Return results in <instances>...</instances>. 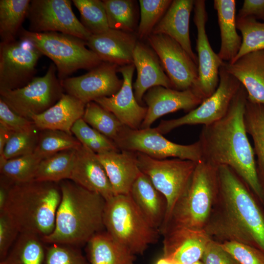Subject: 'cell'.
<instances>
[{
  "instance_id": "obj_31",
  "label": "cell",
  "mask_w": 264,
  "mask_h": 264,
  "mask_svg": "<svg viewBox=\"0 0 264 264\" xmlns=\"http://www.w3.org/2000/svg\"><path fill=\"white\" fill-rule=\"evenodd\" d=\"M244 124L247 134L254 144L257 158V171L262 185L264 184V105L247 100L244 112Z\"/></svg>"
},
{
  "instance_id": "obj_21",
  "label": "cell",
  "mask_w": 264,
  "mask_h": 264,
  "mask_svg": "<svg viewBox=\"0 0 264 264\" xmlns=\"http://www.w3.org/2000/svg\"><path fill=\"white\" fill-rule=\"evenodd\" d=\"M134 33L109 29L97 35H91L87 46L102 62L124 66L133 63V54L138 42Z\"/></svg>"
},
{
  "instance_id": "obj_11",
  "label": "cell",
  "mask_w": 264,
  "mask_h": 264,
  "mask_svg": "<svg viewBox=\"0 0 264 264\" xmlns=\"http://www.w3.org/2000/svg\"><path fill=\"white\" fill-rule=\"evenodd\" d=\"M220 81L216 91L197 108L179 118L162 120L156 127L162 134L184 125L207 126L223 117L241 86V83L222 66L219 70Z\"/></svg>"
},
{
  "instance_id": "obj_28",
  "label": "cell",
  "mask_w": 264,
  "mask_h": 264,
  "mask_svg": "<svg viewBox=\"0 0 264 264\" xmlns=\"http://www.w3.org/2000/svg\"><path fill=\"white\" fill-rule=\"evenodd\" d=\"M235 0H215L214 7L220 29V47L218 53L223 62L231 63L237 55L242 39L237 32Z\"/></svg>"
},
{
  "instance_id": "obj_24",
  "label": "cell",
  "mask_w": 264,
  "mask_h": 264,
  "mask_svg": "<svg viewBox=\"0 0 264 264\" xmlns=\"http://www.w3.org/2000/svg\"><path fill=\"white\" fill-rule=\"evenodd\" d=\"M111 185L115 195L129 194L141 172L136 152L112 151L97 154Z\"/></svg>"
},
{
  "instance_id": "obj_45",
  "label": "cell",
  "mask_w": 264,
  "mask_h": 264,
  "mask_svg": "<svg viewBox=\"0 0 264 264\" xmlns=\"http://www.w3.org/2000/svg\"><path fill=\"white\" fill-rule=\"evenodd\" d=\"M20 232L5 211L0 212V262L3 261L18 239Z\"/></svg>"
},
{
  "instance_id": "obj_48",
  "label": "cell",
  "mask_w": 264,
  "mask_h": 264,
  "mask_svg": "<svg viewBox=\"0 0 264 264\" xmlns=\"http://www.w3.org/2000/svg\"><path fill=\"white\" fill-rule=\"evenodd\" d=\"M252 17L264 22V0H244L236 18Z\"/></svg>"
},
{
  "instance_id": "obj_25",
  "label": "cell",
  "mask_w": 264,
  "mask_h": 264,
  "mask_svg": "<svg viewBox=\"0 0 264 264\" xmlns=\"http://www.w3.org/2000/svg\"><path fill=\"white\" fill-rule=\"evenodd\" d=\"M194 4L193 0H172L152 34L165 35L175 40L198 65V58L192 50L189 34L190 18Z\"/></svg>"
},
{
  "instance_id": "obj_33",
  "label": "cell",
  "mask_w": 264,
  "mask_h": 264,
  "mask_svg": "<svg viewBox=\"0 0 264 264\" xmlns=\"http://www.w3.org/2000/svg\"><path fill=\"white\" fill-rule=\"evenodd\" d=\"M75 150L76 149L62 151L42 159L34 180L57 183L69 180Z\"/></svg>"
},
{
  "instance_id": "obj_19",
  "label": "cell",
  "mask_w": 264,
  "mask_h": 264,
  "mask_svg": "<svg viewBox=\"0 0 264 264\" xmlns=\"http://www.w3.org/2000/svg\"><path fill=\"white\" fill-rule=\"evenodd\" d=\"M163 257L179 264L200 261L211 240L204 230L180 227L163 235Z\"/></svg>"
},
{
  "instance_id": "obj_23",
  "label": "cell",
  "mask_w": 264,
  "mask_h": 264,
  "mask_svg": "<svg viewBox=\"0 0 264 264\" xmlns=\"http://www.w3.org/2000/svg\"><path fill=\"white\" fill-rule=\"evenodd\" d=\"M222 66L245 89L247 100L264 105V50L253 51Z\"/></svg>"
},
{
  "instance_id": "obj_18",
  "label": "cell",
  "mask_w": 264,
  "mask_h": 264,
  "mask_svg": "<svg viewBox=\"0 0 264 264\" xmlns=\"http://www.w3.org/2000/svg\"><path fill=\"white\" fill-rule=\"evenodd\" d=\"M143 100L147 105L146 115L140 129L150 128L158 118L179 110L189 112L203 101L194 89L177 90L162 86L150 88Z\"/></svg>"
},
{
  "instance_id": "obj_26",
  "label": "cell",
  "mask_w": 264,
  "mask_h": 264,
  "mask_svg": "<svg viewBox=\"0 0 264 264\" xmlns=\"http://www.w3.org/2000/svg\"><path fill=\"white\" fill-rule=\"evenodd\" d=\"M86 106L74 96L64 93L55 104L44 112L33 115L31 120L39 130H60L72 134L71 128L83 117Z\"/></svg>"
},
{
  "instance_id": "obj_14",
  "label": "cell",
  "mask_w": 264,
  "mask_h": 264,
  "mask_svg": "<svg viewBox=\"0 0 264 264\" xmlns=\"http://www.w3.org/2000/svg\"><path fill=\"white\" fill-rule=\"evenodd\" d=\"M42 53L20 40L0 44V91L22 88L35 77Z\"/></svg>"
},
{
  "instance_id": "obj_46",
  "label": "cell",
  "mask_w": 264,
  "mask_h": 264,
  "mask_svg": "<svg viewBox=\"0 0 264 264\" xmlns=\"http://www.w3.org/2000/svg\"><path fill=\"white\" fill-rule=\"evenodd\" d=\"M0 123L14 132L29 131L37 128L32 120L17 114L0 98Z\"/></svg>"
},
{
  "instance_id": "obj_7",
  "label": "cell",
  "mask_w": 264,
  "mask_h": 264,
  "mask_svg": "<svg viewBox=\"0 0 264 264\" xmlns=\"http://www.w3.org/2000/svg\"><path fill=\"white\" fill-rule=\"evenodd\" d=\"M18 36L53 62L60 80L78 69L89 70L103 62L86 47L85 41L74 36L56 32H33L23 28Z\"/></svg>"
},
{
  "instance_id": "obj_38",
  "label": "cell",
  "mask_w": 264,
  "mask_h": 264,
  "mask_svg": "<svg viewBox=\"0 0 264 264\" xmlns=\"http://www.w3.org/2000/svg\"><path fill=\"white\" fill-rule=\"evenodd\" d=\"M236 27L241 33V48L233 61L253 51L264 50V22L252 17L236 18Z\"/></svg>"
},
{
  "instance_id": "obj_49",
  "label": "cell",
  "mask_w": 264,
  "mask_h": 264,
  "mask_svg": "<svg viewBox=\"0 0 264 264\" xmlns=\"http://www.w3.org/2000/svg\"><path fill=\"white\" fill-rule=\"evenodd\" d=\"M14 182L4 176H0V212L4 210L12 185Z\"/></svg>"
},
{
  "instance_id": "obj_40",
  "label": "cell",
  "mask_w": 264,
  "mask_h": 264,
  "mask_svg": "<svg viewBox=\"0 0 264 264\" xmlns=\"http://www.w3.org/2000/svg\"><path fill=\"white\" fill-rule=\"evenodd\" d=\"M171 0H139L140 20L136 35L140 40L147 39L166 12Z\"/></svg>"
},
{
  "instance_id": "obj_47",
  "label": "cell",
  "mask_w": 264,
  "mask_h": 264,
  "mask_svg": "<svg viewBox=\"0 0 264 264\" xmlns=\"http://www.w3.org/2000/svg\"><path fill=\"white\" fill-rule=\"evenodd\" d=\"M200 261L203 264H238L221 243L212 239L208 243Z\"/></svg>"
},
{
  "instance_id": "obj_1",
  "label": "cell",
  "mask_w": 264,
  "mask_h": 264,
  "mask_svg": "<svg viewBox=\"0 0 264 264\" xmlns=\"http://www.w3.org/2000/svg\"><path fill=\"white\" fill-rule=\"evenodd\" d=\"M218 192L204 231L220 243L235 242L264 252L263 207L230 168L218 167Z\"/></svg>"
},
{
  "instance_id": "obj_13",
  "label": "cell",
  "mask_w": 264,
  "mask_h": 264,
  "mask_svg": "<svg viewBox=\"0 0 264 264\" xmlns=\"http://www.w3.org/2000/svg\"><path fill=\"white\" fill-rule=\"evenodd\" d=\"M147 40L157 55L173 88L182 91L197 88L198 66L175 40L163 34H151Z\"/></svg>"
},
{
  "instance_id": "obj_34",
  "label": "cell",
  "mask_w": 264,
  "mask_h": 264,
  "mask_svg": "<svg viewBox=\"0 0 264 264\" xmlns=\"http://www.w3.org/2000/svg\"><path fill=\"white\" fill-rule=\"evenodd\" d=\"M110 29L134 33L137 24L135 1L132 0H104Z\"/></svg>"
},
{
  "instance_id": "obj_3",
  "label": "cell",
  "mask_w": 264,
  "mask_h": 264,
  "mask_svg": "<svg viewBox=\"0 0 264 264\" xmlns=\"http://www.w3.org/2000/svg\"><path fill=\"white\" fill-rule=\"evenodd\" d=\"M61 199L55 227L42 238L49 244L59 243L78 247L87 244L96 234L105 230L103 216L105 199L70 180L59 182Z\"/></svg>"
},
{
  "instance_id": "obj_10",
  "label": "cell",
  "mask_w": 264,
  "mask_h": 264,
  "mask_svg": "<svg viewBox=\"0 0 264 264\" xmlns=\"http://www.w3.org/2000/svg\"><path fill=\"white\" fill-rule=\"evenodd\" d=\"M114 142L120 150L141 153L155 159L174 157L196 162L202 160L198 140L189 145L177 144L164 137L156 128L134 130L125 126Z\"/></svg>"
},
{
  "instance_id": "obj_30",
  "label": "cell",
  "mask_w": 264,
  "mask_h": 264,
  "mask_svg": "<svg viewBox=\"0 0 264 264\" xmlns=\"http://www.w3.org/2000/svg\"><path fill=\"white\" fill-rule=\"evenodd\" d=\"M37 235L21 233L0 264H44L46 246Z\"/></svg>"
},
{
  "instance_id": "obj_29",
  "label": "cell",
  "mask_w": 264,
  "mask_h": 264,
  "mask_svg": "<svg viewBox=\"0 0 264 264\" xmlns=\"http://www.w3.org/2000/svg\"><path fill=\"white\" fill-rule=\"evenodd\" d=\"M90 264H134L135 255L116 242L105 230L87 243Z\"/></svg>"
},
{
  "instance_id": "obj_35",
  "label": "cell",
  "mask_w": 264,
  "mask_h": 264,
  "mask_svg": "<svg viewBox=\"0 0 264 264\" xmlns=\"http://www.w3.org/2000/svg\"><path fill=\"white\" fill-rule=\"evenodd\" d=\"M83 119L113 141L125 126L111 112L94 101L86 104Z\"/></svg>"
},
{
  "instance_id": "obj_42",
  "label": "cell",
  "mask_w": 264,
  "mask_h": 264,
  "mask_svg": "<svg viewBox=\"0 0 264 264\" xmlns=\"http://www.w3.org/2000/svg\"><path fill=\"white\" fill-rule=\"evenodd\" d=\"M39 132L40 130L36 128L14 132L0 155V164L10 159L34 153L38 144Z\"/></svg>"
},
{
  "instance_id": "obj_27",
  "label": "cell",
  "mask_w": 264,
  "mask_h": 264,
  "mask_svg": "<svg viewBox=\"0 0 264 264\" xmlns=\"http://www.w3.org/2000/svg\"><path fill=\"white\" fill-rule=\"evenodd\" d=\"M129 195L147 221L159 231L167 212L165 197L141 172L133 183Z\"/></svg>"
},
{
  "instance_id": "obj_17",
  "label": "cell",
  "mask_w": 264,
  "mask_h": 264,
  "mask_svg": "<svg viewBox=\"0 0 264 264\" xmlns=\"http://www.w3.org/2000/svg\"><path fill=\"white\" fill-rule=\"evenodd\" d=\"M135 68L133 63L119 66L118 71L123 80L120 90L112 96L100 98L94 102L113 113L124 126L136 130L140 129L147 108L141 105L134 96L132 79Z\"/></svg>"
},
{
  "instance_id": "obj_41",
  "label": "cell",
  "mask_w": 264,
  "mask_h": 264,
  "mask_svg": "<svg viewBox=\"0 0 264 264\" xmlns=\"http://www.w3.org/2000/svg\"><path fill=\"white\" fill-rule=\"evenodd\" d=\"M71 132L81 144L96 154L120 151L113 140L90 127L82 118L74 123Z\"/></svg>"
},
{
  "instance_id": "obj_2",
  "label": "cell",
  "mask_w": 264,
  "mask_h": 264,
  "mask_svg": "<svg viewBox=\"0 0 264 264\" xmlns=\"http://www.w3.org/2000/svg\"><path fill=\"white\" fill-rule=\"evenodd\" d=\"M247 100V92L241 85L225 116L204 126L198 141L201 147L202 160L217 167L226 166L232 169L264 207V189L244 124Z\"/></svg>"
},
{
  "instance_id": "obj_6",
  "label": "cell",
  "mask_w": 264,
  "mask_h": 264,
  "mask_svg": "<svg viewBox=\"0 0 264 264\" xmlns=\"http://www.w3.org/2000/svg\"><path fill=\"white\" fill-rule=\"evenodd\" d=\"M103 220L107 232L134 255L143 254L150 244L157 242L160 234L129 194L115 195L106 201Z\"/></svg>"
},
{
  "instance_id": "obj_36",
  "label": "cell",
  "mask_w": 264,
  "mask_h": 264,
  "mask_svg": "<svg viewBox=\"0 0 264 264\" xmlns=\"http://www.w3.org/2000/svg\"><path fill=\"white\" fill-rule=\"evenodd\" d=\"M79 11L80 22L91 35H97L108 31L109 26L103 0H73Z\"/></svg>"
},
{
  "instance_id": "obj_4",
  "label": "cell",
  "mask_w": 264,
  "mask_h": 264,
  "mask_svg": "<svg viewBox=\"0 0 264 264\" xmlns=\"http://www.w3.org/2000/svg\"><path fill=\"white\" fill-rule=\"evenodd\" d=\"M61 196L59 183L35 180L14 182L3 211L20 233H32L42 238L54 230Z\"/></svg>"
},
{
  "instance_id": "obj_12",
  "label": "cell",
  "mask_w": 264,
  "mask_h": 264,
  "mask_svg": "<svg viewBox=\"0 0 264 264\" xmlns=\"http://www.w3.org/2000/svg\"><path fill=\"white\" fill-rule=\"evenodd\" d=\"M69 0H31L27 18L28 30L56 32L75 36L86 42L91 35L76 18Z\"/></svg>"
},
{
  "instance_id": "obj_20",
  "label": "cell",
  "mask_w": 264,
  "mask_h": 264,
  "mask_svg": "<svg viewBox=\"0 0 264 264\" xmlns=\"http://www.w3.org/2000/svg\"><path fill=\"white\" fill-rule=\"evenodd\" d=\"M69 180L87 190L100 194L106 200L114 195L97 154L82 144L76 149Z\"/></svg>"
},
{
  "instance_id": "obj_22",
  "label": "cell",
  "mask_w": 264,
  "mask_h": 264,
  "mask_svg": "<svg viewBox=\"0 0 264 264\" xmlns=\"http://www.w3.org/2000/svg\"><path fill=\"white\" fill-rule=\"evenodd\" d=\"M133 64L137 71V78L133 84V92L141 105L144 94L150 88L162 86L173 88L157 55L151 47L141 42L138 41L134 48Z\"/></svg>"
},
{
  "instance_id": "obj_50",
  "label": "cell",
  "mask_w": 264,
  "mask_h": 264,
  "mask_svg": "<svg viewBox=\"0 0 264 264\" xmlns=\"http://www.w3.org/2000/svg\"><path fill=\"white\" fill-rule=\"evenodd\" d=\"M14 132L7 127L0 123V155L2 154L6 143Z\"/></svg>"
},
{
  "instance_id": "obj_53",
  "label": "cell",
  "mask_w": 264,
  "mask_h": 264,
  "mask_svg": "<svg viewBox=\"0 0 264 264\" xmlns=\"http://www.w3.org/2000/svg\"><path fill=\"white\" fill-rule=\"evenodd\" d=\"M263 188H264V184L263 185Z\"/></svg>"
},
{
  "instance_id": "obj_5",
  "label": "cell",
  "mask_w": 264,
  "mask_h": 264,
  "mask_svg": "<svg viewBox=\"0 0 264 264\" xmlns=\"http://www.w3.org/2000/svg\"><path fill=\"white\" fill-rule=\"evenodd\" d=\"M218 192V167L203 160L198 162L160 234L180 227L204 230Z\"/></svg>"
},
{
  "instance_id": "obj_52",
  "label": "cell",
  "mask_w": 264,
  "mask_h": 264,
  "mask_svg": "<svg viewBox=\"0 0 264 264\" xmlns=\"http://www.w3.org/2000/svg\"><path fill=\"white\" fill-rule=\"evenodd\" d=\"M192 264H203L202 262L201 261H198V262H196Z\"/></svg>"
},
{
  "instance_id": "obj_16",
  "label": "cell",
  "mask_w": 264,
  "mask_h": 264,
  "mask_svg": "<svg viewBox=\"0 0 264 264\" xmlns=\"http://www.w3.org/2000/svg\"><path fill=\"white\" fill-rule=\"evenodd\" d=\"M118 67L103 62L84 75L60 81L66 93L87 104L100 98L112 96L120 90L123 80L117 75Z\"/></svg>"
},
{
  "instance_id": "obj_51",
  "label": "cell",
  "mask_w": 264,
  "mask_h": 264,
  "mask_svg": "<svg viewBox=\"0 0 264 264\" xmlns=\"http://www.w3.org/2000/svg\"><path fill=\"white\" fill-rule=\"evenodd\" d=\"M155 264H179L172 260H171L170 259L162 257L159 260H158Z\"/></svg>"
},
{
  "instance_id": "obj_43",
  "label": "cell",
  "mask_w": 264,
  "mask_h": 264,
  "mask_svg": "<svg viewBox=\"0 0 264 264\" xmlns=\"http://www.w3.org/2000/svg\"><path fill=\"white\" fill-rule=\"evenodd\" d=\"M44 264H90L80 247L52 243L46 246Z\"/></svg>"
},
{
  "instance_id": "obj_44",
  "label": "cell",
  "mask_w": 264,
  "mask_h": 264,
  "mask_svg": "<svg viewBox=\"0 0 264 264\" xmlns=\"http://www.w3.org/2000/svg\"><path fill=\"white\" fill-rule=\"evenodd\" d=\"M221 244L238 264H264V252L256 247L235 242Z\"/></svg>"
},
{
  "instance_id": "obj_37",
  "label": "cell",
  "mask_w": 264,
  "mask_h": 264,
  "mask_svg": "<svg viewBox=\"0 0 264 264\" xmlns=\"http://www.w3.org/2000/svg\"><path fill=\"white\" fill-rule=\"evenodd\" d=\"M81 144L72 134L56 130H40L34 153L42 159L59 152L77 148Z\"/></svg>"
},
{
  "instance_id": "obj_32",
  "label": "cell",
  "mask_w": 264,
  "mask_h": 264,
  "mask_svg": "<svg viewBox=\"0 0 264 264\" xmlns=\"http://www.w3.org/2000/svg\"><path fill=\"white\" fill-rule=\"evenodd\" d=\"M31 0H0V43L16 40L21 26L27 15Z\"/></svg>"
},
{
  "instance_id": "obj_9",
  "label": "cell",
  "mask_w": 264,
  "mask_h": 264,
  "mask_svg": "<svg viewBox=\"0 0 264 264\" xmlns=\"http://www.w3.org/2000/svg\"><path fill=\"white\" fill-rule=\"evenodd\" d=\"M57 69L51 64L46 73L35 77L25 86L16 89L0 91L1 99L14 111L31 120L55 104L64 93Z\"/></svg>"
},
{
  "instance_id": "obj_39",
  "label": "cell",
  "mask_w": 264,
  "mask_h": 264,
  "mask_svg": "<svg viewBox=\"0 0 264 264\" xmlns=\"http://www.w3.org/2000/svg\"><path fill=\"white\" fill-rule=\"evenodd\" d=\"M42 159L34 153L7 160L0 164V174L14 182L33 180Z\"/></svg>"
},
{
  "instance_id": "obj_8",
  "label": "cell",
  "mask_w": 264,
  "mask_h": 264,
  "mask_svg": "<svg viewBox=\"0 0 264 264\" xmlns=\"http://www.w3.org/2000/svg\"><path fill=\"white\" fill-rule=\"evenodd\" d=\"M136 153L140 172L148 177L167 200L166 215L160 231L185 191L197 162L177 158L158 159L141 153Z\"/></svg>"
},
{
  "instance_id": "obj_15",
  "label": "cell",
  "mask_w": 264,
  "mask_h": 264,
  "mask_svg": "<svg viewBox=\"0 0 264 264\" xmlns=\"http://www.w3.org/2000/svg\"><path fill=\"white\" fill-rule=\"evenodd\" d=\"M194 22L197 30L196 50L198 53V80L195 91L203 100L210 96L217 88L219 70L222 61L215 53L209 43L206 32L208 14L205 1L194 0Z\"/></svg>"
}]
</instances>
